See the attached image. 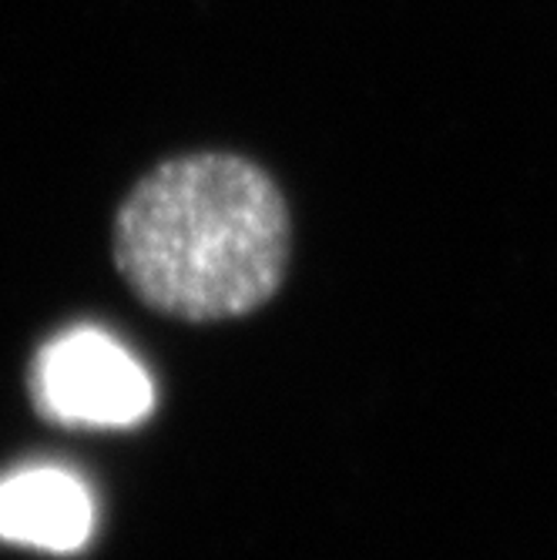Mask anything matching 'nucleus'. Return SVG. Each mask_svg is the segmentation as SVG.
<instances>
[{
  "mask_svg": "<svg viewBox=\"0 0 557 560\" xmlns=\"http://www.w3.org/2000/svg\"><path fill=\"white\" fill-rule=\"evenodd\" d=\"M289 206L266 168L192 151L135 182L112 252L131 292L175 319H235L276 295L289 269Z\"/></svg>",
  "mask_w": 557,
  "mask_h": 560,
  "instance_id": "1",
  "label": "nucleus"
},
{
  "mask_svg": "<svg viewBox=\"0 0 557 560\" xmlns=\"http://www.w3.org/2000/svg\"><path fill=\"white\" fill-rule=\"evenodd\" d=\"M94 530L88 487L61 467H31L0 480V540L71 553Z\"/></svg>",
  "mask_w": 557,
  "mask_h": 560,
  "instance_id": "3",
  "label": "nucleus"
},
{
  "mask_svg": "<svg viewBox=\"0 0 557 560\" xmlns=\"http://www.w3.org/2000/svg\"><path fill=\"white\" fill-rule=\"evenodd\" d=\"M31 393L37 410L65 427H135L155 406L144 366L101 329H71L47 342Z\"/></svg>",
  "mask_w": 557,
  "mask_h": 560,
  "instance_id": "2",
  "label": "nucleus"
}]
</instances>
